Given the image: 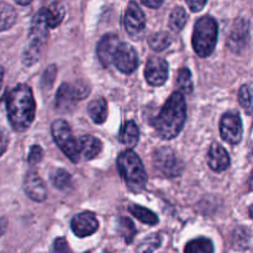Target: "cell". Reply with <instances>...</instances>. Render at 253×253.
I'll return each mask as SVG.
<instances>
[{"instance_id": "cell-2", "label": "cell", "mask_w": 253, "mask_h": 253, "mask_svg": "<svg viewBox=\"0 0 253 253\" xmlns=\"http://www.w3.org/2000/svg\"><path fill=\"white\" fill-rule=\"evenodd\" d=\"M187 118V104L183 94L175 91L168 98L161 113L153 121L158 135L166 140L177 137L184 126Z\"/></svg>"}, {"instance_id": "cell-38", "label": "cell", "mask_w": 253, "mask_h": 253, "mask_svg": "<svg viewBox=\"0 0 253 253\" xmlns=\"http://www.w3.org/2000/svg\"><path fill=\"white\" fill-rule=\"evenodd\" d=\"M2 78H4V68H2V67H0V88H1Z\"/></svg>"}, {"instance_id": "cell-11", "label": "cell", "mask_w": 253, "mask_h": 253, "mask_svg": "<svg viewBox=\"0 0 253 253\" xmlns=\"http://www.w3.org/2000/svg\"><path fill=\"white\" fill-rule=\"evenodd\" d=\"M145 78L150 85L161 86L168 78V63L161 57H151L145 68Z\"/></svg>"}, {"instance_id": "cell-3", "label": "cell", "mask_w": 253, "mask_h": 253, "mask_svg": "<svg viewBox=\"0 0 253 253\" xmlns=\"http://www.w3.org/2000/svg\"><path fill=\"white\" fill-rule=\"evenodd\" d=\"M118 167L121 177L132 192H140L147 184V174L142 161L133 151H124L119 155Z\"/></svg>"}, {"instance_id": "cell-37", "label": "cell", "mask_w": 253, "mask_h": 253, "mask_svg": "<svg viewBox=\"0 0 253 253\" xmlns=\"http://www.w3.org/2000/svg\"><path fill=\"white\" fill-rule=\"evenodd\" d=\"M15 1H16L19 5H22V6H24V5L31 4L32 0H15Z\"/></svg>"}, {"instance_id": "cell-35", "label": "cell", "mask_w": 253, "mask_h": 253, "mask_svg": "<svg viewBox=\"0 0 253 253\" xmlns=\"http://www.w3.org/2000/svg\"><path fill=\"white\" fill-rule=\"evenodd\" d=\"M141 1H142V4H145L146 6L152 7V9H157V7H160L161 5L163 4L165 0H141Z\"/></svg>"}, {"instance_id": "cell-33", "label": "cell", "mask_w": 253, "mask_h": 253, "mask_svg": "<svg viewBox=\"0 0 253 253\" xmlns=\"http://www.w3.org/2000/svg\"><path fill=\"white\" fill-rule=\"evenodd\" d=\"M207 2L208 0H187L188 6H189V9L194 12H198L200 11V10L204 9Z\"/></svg>"}, {"instance_id": "cell-22", "label": "cell", "mask_w": 253, "mask_h": 253, "mask_svg": "<svg viewBox=\"0 0 253 253\" xmlns=\"http://www.w3.org/2000/svg\"><path fill=\"white\" fill-rule=\"evenodd\" d=\"M16 10L7 2H0V31L9 30L16 21Z\"/></svg>"}, {"instance_id": "cell-21", "label": "cell", "mask_w": 253, "mask_h": 253, "mask_svg": "<svg viewBox=\"0 0 253 253\" xmlns=\"http://www.w3.org/2000/svg\"><path fill=\"white\" fill-rule=\"evenodd\" d=\"M88 113L95 124H103L108 116V104L104 98H98L90 101L88 105Z\"/></svg>"}, {"instance_id": "cell-20", "label": "cell", "mask_w": 253, "mask_h": 253, "mask_svg": "<svg viewBox=\"0 0 253 253\" xmlns=\"http://www.w3.org/2000/svg\"><path fill=\"white\" fill-rule=\"evenodd\" d=\"M140 137V130L135 121L130 120L125 123L120 132V142L128 148H132L137 145Z\"/></svg>"}, {"instance_id": "cell-15", "label": "cell", "mask_w": 253, "mask_h": 253, "mask_svg": "<svg viewBox=\"0 0 253 253\" xmlns=\"http://www.w3.org/2000/svg\"><path fill=\"white\" fill-rule=\"evenodd\" d=\"M121 41L119 37L114 34H108L99 41L98 48H96V54L104 67H109L113 64L114 56L120 46Z\"/></svg>"}, {"instance_id": "cell-13", "label": "cell", "mask_w": 253, "mask_h": 253, "mask_svg": "<svg viewBox=\"0 0 253 253\" xmlns=\"http://www.w3.org/2000/svg\"><path fill=\"white\" fill-rule=\"evenodd\" d=\"M250 39V22L246 19H239L235 22L234 27H232L231 32H230L229 40H227V44L231 48V51L242 52L245 47L249 43Z\"/></svg>"}, {"instance_id": "cell-32", "label": "cell", "mask_w": 253, "mask_h": 253, "mask_svg": "<svg viewBox=\"0 0 253 253\" xmlns=\"http://www.w3.org/2000/svg\"><path fill=\"white\" fill-rule=\"evenodd\" d=\"M53 253H73V252H72L67 240L63 239V237H59V239H57L53 244Z\"/></svg>"}, {"instance_id": "cell-6", "label": "cell", "mask_w": 253, "mask_h": 253, "mask_svg": "<svg viewBox=\"0 0 253 253\" xmlns=\"http://www.w3.org/2000/svg\"><path fill=\"white\" fill-rule=\"evenodd\" d=\"M52 135L62 152L67 155L72 162H79L81 152H79L78 141L74 138L69 124L64 120H56L52 124Z\"/></svg>"}, {"instance_id": "cell-17", "label": "cell", "mask_w": 253, "mask_h": 253, "mask_svg": "<svg viewBox=\"0 0 253 253\" xmlns=\"http://www.w3.org/2000/svg\"><path fill=\"white\" fill-rule=\"evenodd\" d=\"M208 163L214 172H222L230 167V156L221 145L214 143L208 155Z\"/></svg>"}, {"instance_id": "cell-1", "label": "cell", "mask_w": 253, "mask_h": 253, "mask_svg": "<svg viewBox=\"0 0 253 253\" xmlns=\"http://www.w3.org/2000/svg\"><path fill=\"white\" fill-rule=\"evenodd\" d=\"M6 111L10 125L15 131H26L34 123L36 104L31 88L26 84H19L7 93Z\"/></svg>"}, {"instance_id": "cell-14", "label": "cell", "mask_w": 253, "mask_h": 253, "mask_svg": "<svg viewBox=\"0 0 253 253\" xmlns=\"http://www.w3.org/2000/svg\"><path fill=\"white\" fill-rule=\"evenodd\" d=\"M72 230L78 237H86L98 230L99 222L93 212L84 211L76 215L72 220Z\"/></svg>"}, {"instance_id": "cell-4", "label": "cell", "mask_w": 253, "mask_h": 253, "mask_svg": "<svg viewBox=\"0 0 253 253\" xmlns=\"http://www.w3.org/2000/svg\"><path fill=\"white\" fill-rule=\"evenodd\" d=\"M217 22L211 16H203L197 21L193 32V48L200 57L212 53L217 41Z\"/></svg>"}, {"instance_id": "cell-8", "label": "cell", "mask_w": 253, "mask_h": 253, "mask_svg": "<svg viewBox=\"0 0 253 253\" xmlns=\"http://www.w3.org/2000/svg\"><path fill=\"white\" fill-rule=\"evenodd\" d=\"M89 94V88L85 85H79V84H62L59 86L58 91L56 95V105L57 110L61 113H67L71 111L76 106L77 101L81 99L85 98Z\"/></svg>"}, {"instance_id": "cell-36", "label": "cell", "mask_w": 253, "mask_h": 253, "mask_svg": "<svg viewBox=\"0 0 253 253\" xmlns=\"http://www.w3.org/2000/svg\"><path fill=\"white\" fill-rule=\"evenodd\" d=\"M6 225H7L6 219H5V217H1V219H0V236H1V235L5 232V230H6Z\"/></svg>"}, {"instance_id": "cell-9", "label": "cell", "mask_w": 253, "mask_h": 253, "mask_svg": "<svg viewBox=\"0 0 253 253\" xmlns=\"http://www.w3.org/2000/svg\"><path fill=\"white\" fill-rule=\"evenodd\" d=\"M220 133L226 142L237 145L242 138V121L239 114L226 113L220 121Z\"/></svg>"}, {"instance_id": "cell-29", "label": "cell", "mask_w": 253, "mask_h": 253, "mask_svg": "<svg viewBox=\"0 0 253 253\" xmlns=\"http://www.w3.org/2000/svg\"><path fill=\"white\" fill-rule=\"evenodd\" d=\"M239 101L240 105L246 110V113L249 115H251L252 113V94H251V88L250 85H242L240 89L239 93Z\"/></svg>"}, {"instance_id": "cell-5", "label": "cell", "mask_w": 253, "mask_h": 253, "mask_svg": "<svg viewBox=\"0 0 253 253\" xmlns=\"http://www.w3.org/2000/svg\"><path fill=\"white\" fill-rule=\"evenodd\" d=\"M47 36H48V25L44 17L43 7L32 19L31 29H30V44L25 51L24 59H22L26 66H31L39 61L40 52L46 42Z\"/></svg>"}, {"instance_id": "cell-19", "label": "cell", "mask_w": 253, "mask_h": 253, "mask_svg": "<svg viewBox=\"0 0 253 253\" xmlns=\"http://www.w3.org/2000/svg\"><path fill=\"white\" fill-rule=\"evenodd\" d=\"M66 7L61 1H54L48 7H44V17L48 25V29H54L58 26L64 19Z\"/></svg>"}, {"instance_id": "cell-10", "label": "cell", "mask_w": 253, "mask_h": 253, "mask_svg": "<svg viewBox=\"0 0 253 253\" xmlns=\"http://www.w3.org/2000/svg\"><path fill=\"white\" fill-rule=\"evenodd\" d=\"M113 64H115L116 68L120 72H123V73H132L138 66L137 52H136V49L131 44L121 42L115 56H114Z\"/></svg>"}, {"instance_id": "cell-34", "label": "cell", "mask_w": 253, "mask_h": 253, "mask_svg": "<svg viewBox=\"0 0 253 253\" xmlns=\"http://www.w3.org/2000/svg\"><path fill=\"white\" fill-rule=\"evenodd\" d=\"M7 143H9V137L7 133L4 130H0V156L4 155V152L7 148Z\"/></svg>"}, {"instance_id": "cell-24", "label": "cell", "mask_w": 253, "mask_h": 253, "mask_svg": "<svg viewBox=\"0 0 253 253\" xmlns=\"http://www.w3.org/2000/svg\"><path fill=\"white\" fill-rule=\"evenodd\" d=\"M128 211H130L136 219H138L141 222H143V224L156 225L158 222L157 215L153 211H151L150 209H147V208L140 207V205H132V207H130Z\"/></svg>"}, {"instance_id": "cell-23", "label": "cell", "mask_w": 253, "mask_h": 253, "mask_svg": "<svg viewBox=\"0 0 253 253\" xmlns=\"http://www.w3.org/2000/svg\"><path fill=\"white\" fill-rule=\"evenodd\" d=\"M184 253H214V245L209 239H195L188 242Z\"/></svg>"}, {"instance_id": "cell-16", "label": "cell", "mask_w": 253, "mask_h": 253, "mask_svg": "<svg viewBox=\"0 0 253 253\" xmlns=\"http://www.w3.org/2000/svg\"><path fill=\"white\" fill-rule=\"evenodd\" d=\"M24 190L27 197L34 202L41 203L46 199V187L43 184V180L40 178L37 173H27L24 180Z\"/></svg>"}, {"instance_id": "cell-31", "label": "cell", "mask_w": 253, "mask_h": 253, "mask_svg": "<svg viewBox=\"0 0 253 253\" xmlns=\"http://www.w3.org/2000/svg\"><path fill=\"white\" fill-rule=\"evenodd\" d=\"M42 157H43V151H42V148L40 147V146L36 145V146H32L31 147V151H30L27 161H29L30 165L34 166V165H37V163L41 162Z\"/></svg>"}, {"instance_id": "cell-26", "label": "cell", "mask_w": 253, "mask_h": 253, "mask_svg": "<svg viewBox=\"0 0 253 253\" xmlns=\"http://www.w3.org/2000/svg\"><path fill=\"white\" fill-rule=\"evenodd\" d=\"M148 43H150L151 48L155 49V51L157 52L165 51V49L168 48L169 44L172 43V37H170V35L168 34V32H165V31L156 32V34H153L152 36L150 37Z\"/></svg>"}, {"instance_id": "cell-18", "label": "cell", "mask_w": 253, "mask_h": 253, "mask_svg": "<svg viewBox=\"0 0 253 253\" xmlns=\"http://www.w3.org/2000/svg\"><path fill=\"white\" fill-rule=\"evenodd\" d=\"M78 145L81 156H83L88 161L95 158L101 152V148H103L101 141L99 138L93 137V136H83L78 141Z\"/></svg>"}, {"instance_id": "cell-25", "label": "cell", "mask_w": 253, "mask_h": 253, "mask_svg": "<svg viewBox=\"0 0 253 253\" xmlns=\"http://www.w3.org/2000/svg\"><path fill=\"white\" fill-rule=\"evenodd\" d=\"M188 21V14L184 7L177 6L172 10L169 16V27L175 32L182 31Z\"/></svg>"}, {"instance_id": "cell-7", "label": "cell", "mask_w": 253, "mask_h": 253, "mask_svg": "<svg viewBox=\"0 0 253 253\" xmlns=\"http://www.w3.org/2000/svg\"><path fill=\"white\" fill-rule=\"evenodd\" d=\"M153 166L165 177H178L183 172V165L174 152L168 147H161L153 155Z\"/></svg>"}, {"instance_id": "cell-28", "label": "cell", "mask_w": 253, "mask_h": 253, "mask_svg": "<svg viewBox=\"0 0 253 253\" xmlns=\"http://www.w3.org/2000/svg\"><path fill=\"white\" fill-rule=\"evenodd\" d=\"M177 88L179 89L180 94H189L193 90V79L192 73L188 68H182L178 72L177 76Z\"/></svg>"}, {"instance_id": "cell-12", "label": "cell", "mask_w": 253, "mask_h": 253, "mask_svg": "<svg viewBox=\"0 0 253 253\" xmlns=\"http://www.w3.org/2000/svg\"><path fill=\"white\" fill-rule=\"evenodd\" d=\"M124 26L131 36H137L146 26V17L142 9L136 1H130L124 16Z\"/></svg>"}, {"instance_id": "cell-30", "label": "cell", "mask_w": 253, "mask_h": 253, "mask_svg": "<svg viewBox=\"0 0 253 253\" xmlns=\"http://www.w3.org/2000/svg\"><path fill=\"white\" fill-rule=\"evenodd\" d=\"M120 230L125 241L127 242V244H130L136 234V229L135 226H133L132 221H131L130 219H127V217H123V219L120 220Z\"/></svg>"}, {"instance_id": "cell-27", "label": "cell", "mask_w": 253, "mask_h": 253, "mask_svg": "<svg viewBox=\"0 0 253 253\" xmlns=\"http://www.w3.org/2000/svg\"><path fill=\"white\" fill-rule=\"evenodd\" d=\"M49 179H51L52 185H53L54 188H57V189L59 190H64L71 185L72 177L67 170L59 168V169L53 170V172L51 173Z\"/></svg>"}]
</instances>
